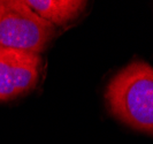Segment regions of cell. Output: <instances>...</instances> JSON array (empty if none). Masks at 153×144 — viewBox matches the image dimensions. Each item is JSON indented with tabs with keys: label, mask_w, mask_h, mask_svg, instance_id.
Here are the masks:
<instances>
[{
	"label": "cell",
	"mask_w": 153,
	"mask_h": 144,
	"mask_svg": "<svg viewBox=\"0 0 153 144\" xmlns=\"http://www.w3.org/2000/svg\"><path fill=\"white\" fill-rule=\"evenodd\" d=\"M105 99L111 113L131 128L153 135V67L134 60L108 82Z\"/></svg>",
	"instance_id": "obj_1"
},
{
	"label": "cell",
	"mask_w": 153,
	"mask_h": 144,
	"mask_svg": "<svg viewBox=\"0 0 153 144\" xmlns=\"http://www.w3.org/2000/svg\"><path fill=\"white\" fill-rule=\"evenodd\" d=\"M56 27L33 12L24 0H0V47L40 54Z\"/></svg>",
	"instance_id": "obj_2"
},
{
	"label": "cell",
	"mask_w": 153,
	"mask_h": 144,
	"mask_svg": "<svg viewBox=\"0 0 153 144\" xmlns=\"http://www.w3.org/2000/svg\"><path fill=\"white\" fill-rule=\"evenodd\" d=\"M40 69V54L0 47V103L35 89Z\"/></svg>",
	"instance_id": "obj_3"
},
{
	"label": "cell",
	"mask_w": 153,
	"mask_h": 144,
	"mask_svg": "<svg viewBox=\"0 0 153 144\" xmlns=\"http://www.w3.org/2000/svg\"><path fill=\"white\" fill-rule=\"evenodd\" d=\"M25 4L42 19L53 25H66L82 14L84 0H25Z\"/></svg>",
	"instance_id": "obj_4"
}]
</instances>
